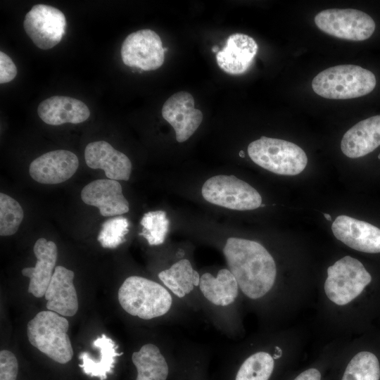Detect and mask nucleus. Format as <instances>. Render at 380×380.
I'll list each match as a JSON object with an SVG mask.
<instances>
[{
  "label": "nucleus",
  "mask_w": 380,
  "mask_h": 380,
  "mask_svg": "<svg viewBox=\"0 0 380 380\" xmlns=\"http://www.w3.org/2000/svg\"><path fill=\"white\" fill-rule=\"evenodd\" d=\"M335 237L348 247L365 253H380V229L347 215L338 216L331 224Z\"/></svg>",
  "instance_id": "nucleus-16"
},
{
  "label": "nucleus",
  "mask_w": 380,
  "mask_h": 380,
  "mask_svg": "<svg viewBox=\"0 0 380 380\" xmlns=\"http://www.w3.org/2000/svg\"><path fill=\"white\" fill-rule=\"evenodd\" d=\"M93 346L99 352L98 358L94 359L88 352H82L79 356L82 362L79 366L87 375L97 377L100 380H106L108 374L113 372L116 357L123 353L117 351L118 346L105 334L96 338L93 342Z\"/></svg>",
  "instance_id": "nucleus-24"
},
{
  "label": "nucleus",
  "mask_w": 380,
  "mask_h": 380,
  "mask_svg": "<svg viewBox=\"0 0 380 380\" xmlns=\"http://www.w3.org/2000/svg\"><path fill=\"white\" fill-rule=\"evenodd\" d=\"M248 154L260 167L280 175H298L308 163L305 152L296 144L264 136L249 144Z\"/></svg>",
  "instance_id": "nucleus-6"
},
{
  "label": "nucleus",
  "mask_w": 380,
  "mask_h": 380,
  "mask_svg": "<svg viewBox=\"0 0 380 380\" xmlns=\"http://www.w3.org/2000/svg\"><path fill=\"white\" fill-rule=\"evenodd\" d=\"M324 217L329 220V221H331V216L329 215V214H327V213H323Z\"/></svg>",
  "instance_id": "nucleus-33"
},
{
  "label": "nucleus",
  "mask_w": 380,
  "mask_h": 380,
  "mask_svg": "<svg viewBox=\"0 0 380 380\" xmlns=\"http://www.w3.org/2000/svg\"><path fill=\"white\" fill-rule=\"evenodd\" d=\"M175 260L157 273L158 282L170 291L191 312H201L199 298L200 272L183 248L175 251Z\"/></svg>",
  "instance_id": "nucleus-7"
},
{
  "label": "nucleus",
  "mask_w": 380,
  "mask_h": 380,
  "mask_svg": "<svg viewBox=\"0 0 380 380\" xmlns=\"http://www.w3.org/2000/svg\"><path fill=\"white\" fill-rule=\"evenodd\" d=\"M371 281L370 274L361 262L345 256L328 267L324 291L330 300L344 305L357 297Z\"/></svg>",
  "instance_id": "nucleus-8"
},
{
  "label": "nucleus",
  "mask_w": 380,
  "mask_h": 380,
  "mask_svg": "<svg viewBox=\"0 0 380 380\" xmlns=\"http://www.w3.org/2000/svg\"><path fill=\"white\" fill-rule=\"evenodd\" d=\"M18 362L15 355L8 350L0 352V380H16Z\"/></svg>",
  "instance_id": "nucleus-30"
},
{
  "label": "nucleus",
  "mask_w": 380,
  "mask_h": 380,
  "mask_svg": "<svg viewBox=\"0 0 380 380\" xmlns=\"http://www.w3.org/2000/svg\"><path fill=\"white\" fill-rule=\"evenodd\" d=\"M177 346L173 339L143 342L131 355L135 380H167L175 365Z\"/></svg>",
  "instance_id": "nucleus-11"
},
{
  "label": "nucleus",
  "mask_w": 380,
  "mask_h": 380,
  "mask_svg": "<svg viewBox=\"0 0 380 380\" xmlns=\"http://www.w3.org/2000/svg\"><path fill=\"white\" fill-rule=\"evenodd\" d=\"M380 365L376 355L362 351L347 365L341 380H379Z\"/></svg>",
  "instance_id": "nucleus-26"
},
{
  "label": "nucleus",
  "mask_w": 380,
  "mask_h": 380,
  "mask_svg": "<svg viewBox=\"0 0 380 380\" xmlns=\"http://www.w3.org/2000/svg\"><path fill=\"white\" fill-rule=\"evenodd\" d=\"M86 164L91 169H101L113 180L127 181L132 172V163L123 153L105 141L88 144L84 150Z\"/></svg>",
  "instance_id": "nucleus-18"
},
{
  "label": "nucleus",
  "mask_w": 380,
  "mask_h": 380,
  "mask_svg": "<svg viewBox=\"0 0 380 380\" xmlns=\"http://www.w3.org/2000/svg\"><path fill=\"white\" fill-rule=\"evenodd\" d=\"M222 251L227 268L246 299L257 302L270 294L276 282L277 266L262 244L253 240L229 237Z\"/></svg>",
  "instance_id": "nucleus-1"
},
{
  "label": "nucleus",
  "mask_w": 380,
  "mask_h": 380,
  "mask_svg": "<svg viewBox=\"0 0 380 380\" xmlns=\"http://www.w3.org/2000/svg\"><path fill=\"white\" fill-rule=\"evenodd\" d=\"M376 84L372 72L356 65H338L318 73L312 81L317 95L329 99H349L372 92Z\"/></svg>",
  "instance_id": "nucleus-4"
},
{
  "label": "nucleus",
  "mask_w": 380,
  "mask_h": 380,
  "mask_svg": "<svg viewBox=\"0 0 380 380\" xmlns=\"http://www.w3.org/2000/svg\"><path fill=\"white\" fill-rule=\"evenodd\" d=\"M258 50V44L253 38L234 33L229 36L224 46L216 53L217 63L228 74L241 75L251 67Z\"/></svg>",
  "instance_id": "nucleus-20"
},
{
  "label": "nucleus",
  "mask_w": 380,
  "mask_h": 380,
  "mask_svg": "<svg viewBox=\"0 0 380 380\" xmlns=\"http://www.w3.org/2000/svg\"><path fill=\"white\" fill-rule=\"evenodd\" d=\"M201 194L208 202L232 210H254L262 204V197L257 190L234 175L209 178L203 184Z\"/></svg>",
  "instance_id": "nucleus-9"
},
{
  "label": "nucleus",
  "mask_w": 380,
  "mask_h": 380,
  "mask_svg": "<svg viewBox=\"0 0 380 380\" xmlns=\"http://www.w3.org/2000/svg\"><path fill=\"white\" fill-rule=\"evenodd\" d=\"M239 156L241 157V158H243L245 156V154H244V152L243 151H241L239 152Z\"/></svg>",
  "instance_id": "nucleus-35"
},
{
  "label": "nucleus",
  "mask_w": 380,
  "mask_h": 380,
  "mask_svg": "<svg viewBox=\"0 0 380 380\" xmlns=\"http://www.w3.org/2000/svg\"><path fill=\"white\" fill-rule=\"evenodd\" d=\"M37 113L41 120L50 125L65 123L79 124L90 115L87 106L82 101L64 96H53L42 101Z\"/></svg>",
  "instance_id": "nucleus-22"
},
{
  "label": "nucleus",
  "mask_w": 380,
  "mask_h": 380,
  "mask_svg": "<svg viewBox=\"0 0 380 380\" xmlns=\"http://www.w3.org/2000/svg\"><path fill=\"white\" fill-rule=\"evenodd\" d=\"M129 222L122 216H115L106 220L98 235V241L106 248H115L125 241Z\"/></svg>",
  "instance_id": "nucleus-29"
},
{
  "label": "nucleus",
  "mask_w": 380,
  "mask_h": 380,
  "mask_svg": "<svg viewBox=\"0 0 380 380\" xmlns=\"http://www.w3.org/2000/svg\"><path fill=\"white\" fill-rule=\"evenodd\" d=\"M20 203L4 193L0 194V235L11 236L17 232L23 220Z\"/></svg>",
  "instance_id": "nucleus-28"
},
{
  "label": "nucleus",
  "mask_w": 380,
  "mask_h": 380,
  "mask_svg": "<svg viewBox=\"0 0 380 380\" xmlns=\"http://www.w3.org/2000/svg\"><path fill=\"white\" fill-rule=\"evenodd\" d=\"M140 224L143 229L139 235L142 236L150 246H160L164 243L169 227L165 212H148L144 215Z\"/></svg>",
  "instance_id": "nucleus-27"
},
{
  "label": "nucleus",
  "mask_w": 380,
  "mask_h": 380,
  "mask_svg": "<svg viewBox=\"0 0 380 380\" xmlns=\"http://www.w3.org/2000/svg\"><path fill=\"white\" fill-rule=\"evenodd\" d=\"M201 312L222 334L234 338L241 331L240 303L243 296L228 268L200 273Z\"/></svg>",
  "instance_id": "nucleus-3"
},
{
  "label": "nucleus",
  "mask_w": 380,
  "mask_h": 380,
  "mask_svg": "<svg viewBox=\"0 0 380 380\" xmlns=\"http://www.w3.org/2000/svg\"><path fill=\"white\" fill-rule=\"evenodd\" d=\"M378 158L380 159V153L378 156Z\"/></svg>",
  "instance_id": "nucleus-36"
},
{
  "label": "nucleus",
  "mask_w": 380,
  "mask_h": 380,
  "mask_svg": "<svg viewBox=\"0 0 380 380\" xmlns=\"http://www.w3.org/2000/svg\"><path fill=\"white\" fill-rule=\"evenodd\" d=\"M194 104L193 96L181 91L169 97L163 106L162 116L175 129L178 142L189 139L202 122L203 113Z\"/></svg>",
  "instance_id": "nucleus-14"
},
{
  "label": "nucleus",
  "mask_w": 380,
  "mask_h": 380,
  "mask_svg": "<svg viewBox=\"0 0 380 380\" xmlns=\"http://www.w3.org/2000/svg\"><path fill=\"white\" fill-rule=\"evenodd\" d=\"M380 146V115L360 121L343 136L341 148L350 158L365 156Z\"/></svg>",
  "instance_id": "nucleus-23"
},
{
  "label": "nucleus",
  "mask_w": 380,
  "mask_h": 380,
  "mask_svg": "<svg viewBox=\"0 0 380 380\" xmlns=\"http://www.w3.org/2000/svg\"><path fill=\"white\" fill-rule=\"evenodd\" d=\"M122 309L142 321L184 323L191 312L158 281L139 275L127 277L119 287Z\"/></svg>",
  "instance_id": "nucleus-2"
},
{
  "label": "nucleus",
  "mask_w": 380,
  "mask_h": 380,
  "mask_svg": "<svg viewBox=\"0 0 380 380\" xmlns=\"http://www.w3.org/2000/svg\"><path fill=\"white\" fill-rule=\"evenodd\" d=\"M294 380H321V374L317 369L311 368L300 373Z\"/></svg>",
  "instance_id": "nucleus-32"
},
{
  "label": "nucleus",
  "mask_w": 380,
  "mask_h": 380,
  "mask_svg": "<svg viewBox=\"0 0 380 380\" xmlns=\"http://www.w3.org/2000/svg\"><path fill=\"white\" fill-rule=\"evenodd\" d=\"M120 53L125 65L144 71L158 69L165 60L161 39L150 29L129 34L122 42Z\"/></svg>",
  "instance_id": "nucleus-13"
},
{
  "label": "nucleus",
  "mask_w": 380,
  "mask_h": 380,
  "mask_svg": "<svg viewBox=\"0 0 380 380\" xmlns=\"http://www.w3.org/2000/svg\"><path fill=\"white\" fill-rule=\"evenodd\" d=\"M274 348L272 353L258 350L248 354L238 366L234 380H269L275 365Z\"/></svg>",
  "instance_id": "nucleus-25"
},
{
  "label": "nucleus",
  "mask_w": 380,
  "mask_h": 380,
  "mask_svg": "<svg viewBox=\"0 0 380 380\" xmlns=\"http://www.w3.org/2000/svg\"><path fill=\"white\" fill-rule=\"evenodd\" d=\"M79 166L77 156L68 150L47 152L34 159L30 165L29 172L36 182L56 184L69 179Z\"/></svg>",
  "instance_id": "nucleus-15"
},
{
  "label": "nucleus",
  "mask_w": 380,
  "mask_h": 380,
  "mask_svg": "<svg viewBox=\"0 0 380 380\" xmlns=\"http://www.w3.org/2000/svg\"><path fill=\"white\" fill-rule=\"evenodd\" d=\"M212 51L214 52V53H217L219 51V47L217 46H213L212 48Z\"/></svg>",
  "instance_id": "nucleus-34"
},
{
  "label": "nucleus",
  "mask_w": 380,
  "mask_h": 380,
  "mask_svg": "<svg viewBox=\"0 0 380 380\" xmlns=\"http://www.w3.org/2000/svg\"><path fill=\"white\" fill-rule=\"evenodd\" d=\"M81 198L87 205L98 208L103 217L120 215L129 210L121 184L113 179H100L87 184L82 189Z\"/></svg>",
  "instance_id": "nucleus-17"
},
{
  "label": "nucleus",
  "mask_w": 380,
  "mask_h": 380,
  "mask_svg": "<svg viewBox=\"0 0 380 380\" xmlns=\"http://www.w3.org/2000/svg\"><path fill=\"white\" fill-rule=\"evenodd\" d=\"M315 23L323 32L350 41L369 39L376 27L371 16L353 8H329L322 11L315 15Z\"/></svg>",
  "instance_id": "nucleus-10"
},
{
  "label": "nucleus",
  "mask_w": 380,
  "mask_h": 380,
  "mask_svg": "<svg viewBox=\"0 0 380 380\" xmlns=\"http://www.w3.org/2000/svg\"><path fill=\"white\" fill-rule=\"evenodd\" d=\"M18 72L17 68L12 59L4 52H0V83L4 84L12 81Z\"/></svg>",
  "instance_id": "nucleus-31"
},
{
  "label": "nucleus",
  "mask_w": 380,
  "mask_h": 380,
  "mask_svg": "<svg viewBox=\"0 0 380 380\" xmlns=\"http://www.w3.org/2000/svg\"><path fill=\"white\" fill-rule=\"evenodd\" d=\"M75 273L63 266H56L45 293L46 308L63 317L74 316L78 310Z\"/></svg>",
  "instance_id": "nucleus-19"
},
{
  "label": "nucleus",
  "mask_w": 380,
  "mask_h": 380,
  "mask_svg": "<svg viewBox=\"0 0 380 380\" xmlns=\"http://www.w3.org/2000/svg\"><path fill=\"white\" fill-rule=\"evenodd\" d=\"M69 322L51 311L38 312L27 324V335L31 345L60 364L70 361L73 349L67 334Z\"/></svg>",
  "instance_id": "nucleus-5"
},
{
  "label": "nucleus",
  "mask_w": 380,
  "mask_h": 380,
  "mask_svg": "<svg viewBox=\"0 0 380 380\" xmlns=\"http://www.w3.org/2000/svg\"><path fill=\"white\" fill-rule=\"evenodd\" d=\"M33 251L37 258L35 266L25 267L21 273L30 279L28 292L36 298H42L56 268L58 248L53 241L40 238L36 241Z\"/></svg>",
  "instance_id": "nucleus-21"
},
{
  "label": "nucleus",
  "mask_w": 380,
  "mask_h": 380,
  "mask_svg": "<svg viewBox=\"0 0 380 380\" xmlns=\"http://www.w3.org/2000/svg\"><path fill=\"white\" fill-rule=\"evenodd\" d=\"M66 18L59 9L46 4L33 6L25 15L23 28L37 47L53 48L65 33Z\"/></svg>",
  "instance_id": "nucleus-12"
}]
</instances>
